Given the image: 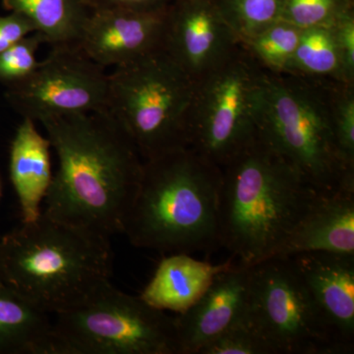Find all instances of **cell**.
Masks as SVG:
<instances>
[{
    "label": "cell",
    "instance_id": "52a82bcc",
    "mask_svg": "<svg viewBox=\"0 0 354 354\" xmlns=\"http://www.w3.org/2000/svg\"><path fill=\"white\" fill-rule=\"evenodd\" d=\"M55 317L53 354H179L174 318L113 283Z\"/></svg>",
    "mask_w": 354,
    "mask_h": 354
},
{
    "label": "cell",
    "instance_id": "5bb4252c",
    "mask_svg": "<svg viewBox=\"0 0 354 354\" xmlns=\"http://www.w3.org/2000/svg\"><path fill=\"white\" fill-rule=\"evenodd\" d=\"M337 341L354 351V255L304 252L290 256Z\"/></svg>",
    "mask_w": 354,
    "mask_h": 354
},
{
    "label": "cell",
    "instance_id": "9c48e42d",
    "mask_svg": "<svg viewBox=\"0 0 354 354\" xmlns=\"http://www.w3.org/2000/svg\"><path fill=\"white\" fill-rule=\"evenodd\" d=\"M264 71L241 46L196 82L188 143L218 167L259 136L256 100Z\"/></svg>",
    "mask_w": 354,
    "mask_h": 354
},
{
    "label": "cell",
    "instance_id": "ac0fdd59",
    "mask_svg": "<svg viewBox=\"0 0 354 354\" xmlns=\"http://www.w3.org/2000/svg\"><path fill=\"white\" fill-rule=\"evenodd\" d=\"M53 320L0 281V354H53Z\"/></svg>",
    "mask_w": 354,
    "mask_h": 354
},
{
    "label": "cell",
    "instance_id": "5b68a950",
    "mask_svg": "<svg viewBox=\"0 0 354 354\" xmlns=\"http://www.w3.org/2000/svg\"><path fill=\"white\" fill-rule=\"evenodd\" d=\"M334 83L265 70L256 100L261 138L327 193L354 190V165L335 139Z\"/></svg>",
    "mask_w": 354,
    "mask_h": 354
},
{
    "label": "cell",
    "instance_id": "4316f807",
    "mask_svg": "<svg viewBox=\"0 0 354 354\" xmlns=\"http://www.w3.org/2000/svg\"><path fill=\"white\" fill-rule=\"evenodd\" d=\"M334 29L344 77L354 85V10L337 21Z\"/></svg>",
    "mask_w": 354,
    "mask_h": 354
},
{
    "label": "cell",
    "instance_id": "44dd1931",
    "mask_svg": "<svg viewBox=\"0 0 354 354\" xmlns=\"http://www.w3.org/2000/svg\"><path fill=\"white\" fill-rule=\"evenodd\" d=\"M301 32L297 26L279 19L241 44L266 71L286 73Z\"/></svg>",
    "mask_w": 354,
    "mask_h": 354
},
{
    "label": "cell",
    "instance_id": "83f0119b",
    "mask_svg": "<svg viewBox=\"0 0 354 354\" xmlns=\"http://www.w3.org/2000/svg\"><path fill=\"white\" fill-rule=\"evenodd\" d=\"M34 32H36L34 25L22 14L11 12L9 15L0 16V51Z\"/></svg>",
    "mask_w": 354,
    "mask_h": 354
},
{
    "label": "cell",
    "instance_id": "e0dca14e",
    "mask_svg": "<svg viewBox=\"0 0 354 354\" xmlns=\"http://www.w3.org/2000/svg\"><path fill=\"white\" fill-rule=\"evenodd\" d=\"M304 252L354 255V190L337 191L324 198L277 257Z\"/></svg>",
    "mask_w": 354,
    "mask_h": 354
},
{
    "label": "cell",
    "instance_id": "7402d4cb",
    "mask_svg": "<svg viewBox=\"0 0 354 354\" xmlns=\"http://www.w3.org/2000/svg\"><path fill=\"white\" fill-rule=\"evenodd\" d=\"M239 41L259 34L281 19L285 0H214Z\"/></svg>",
    "mask_w": 354,
    "mask_h": 354
},
{
    "label": "cell",
    "instance_id": "30bf717a",
    "mask_svg": "<svg viewBox=\"0 0 354 354\" xmlns=\"http://www.w3.org/2000/svg\"><path fill=\"white\" fill-rule=\"evenodd\" d=\"M109 74L78 44L51 46L27 78L10 85L9 99L23 118L37 122L68 114L106 111Z\"/></svg>",
    "mask_w": 354,
    "mask_h": 354
},
{
    "label": "cell",
    "instance_id": "f546056e",
    "mask_svg": "<svg viewBox=\"0 0 354 354\" xmlns=\"http://www.w3.org/2000/svg\"><path fill=\"white\" fill-rule=\"evenodd\" d=\"M0 197H1V185H0Z\"/></svg>",
    "mask_w": 354,
    "mask_h": 354
},
{
    "label": "cell",
    "instance_id": "484cf974",
    "mask_svg": "<svg viewBox=\"0 0 354 354\" xmlns=\"http://www.w3.org/2000/svg\"><path fill=\"white\" fill-rule=\"evenodd\" d=\"M198 354H272L264 339L243 319L212 339Z\"/></svg>",
    "mask_w": 354,
    "mask_h": 354
},
{
    "label": "cell",
    "instance_id": "d4e9b609",
    "mask_svg": "<svg viewBox=\"0 0 354 354\" xmlns=\"http://www.w3.org/2000/svg\"><path fill=\"white\" fill-rule=\"evenodd\" d=\"M332 114L339 151L349 164L354 165V85L333 84Z\"/></svg>",
    "mask_w": 354,
    "mask_h": 354
},
{
    "label": "cell",
    "instance_id": "d6986e66",
    "mask_svg": "<svg viewBox=\"0 0 354 354\" xmlns=\"http://www.w3.org/2000/svg\"><path fill=\"white\" fill-rule=\"evenodd\" d=\"M3 6L26 16L51 46L78 44L91 13L87 0H3Z\"/></svg>",
    "mask_w": 354,
    "mask_h": 354
},
{
    "label": "cell",
    "instance_id": "7a4b0ae2",
    "mask_svg": "<svg viewBox=\"0 0 354 354\" xmlns=\"http://www.w3.org/2000/svg\"><path fill=\"white\" fill-rule=\"evenodd\" d=\"M221 169L220 245L247 267L277 257L300 223L330 194L260 135Z\"/></svg>",
    "mask_w": 354,
    "mask_h": 354
},
{
    "label": "cell",
    "instance_id": "7c38bea8",
    "mask_svg": "<svg viewBox=\"0 0 354 354\" xmlns=\"http://www.w3.org/2000/svg\"><path fill=\"white\" fill-rule=\"evenodd\" d=\"M167 9L158 12L123 8L91 10L79 48L104 69L138 62L162 50Z\"/></svg>",
    "mask_w": 354,
    "mask_h": 354
},
{
    "label": "cell",
    "instance_id": "ffe728a7",
    "mask_svg": "<svg viewBox=\"0 0 354 354\" xmlns=\"http://www.w3.org/2000/svg\"><path fill=\"white\" fill-rule=\"evenodd\" d=\"M286 73L348 84L342 70L334 25L302 30Z\"/></svg>",
    "mask_w": 354,
    "mask_h": 354
},
{
    "label": "cell",
    "instance_id": "3957f363",
    "mask_svg": "<svg viewBox=\"0 0 354 354\" xmlns=\"http://www.w3.org/2000/svg\"><path fill=\"white\" fill-rule=\"evenodd\" d=\"M111 239L41 213L0 237V281L50 315L111 285Z\"/></svg>",
    "mask_w": 354,
    "mask_h": 354
},
{
    "label": "cell",
    "instance_id": "4fadbf2b",
    "mask_svg": "<svg viewBox=\"0 0 354 354\" xmlns=\"http://www.w3.org/2000/svg\"><path fill=\"white\" fill-rule=\"evenodd\" d=\"M250 267L234 265L221 272L190 308L174 317L179 354L200 349L245 316Z\"/></svg>",
    "mask_w": 354,
    "mask_h": 354
},
{
    "label": "cell",
    "instance_id": "8992f818",
    "mask_svg": "<svg viewBox=\"0 0 354 354\" xmlns=\"http://www.w3.org/2000/svg\"><path fill=\"white\" fill-rule=\"evenodd\" d=\"M196 90L164 50L109 74L106 111L144 160L189 147L188 120Z\"/></svg>",
    "mask_w": 354,
    "mask_h": 354
},
{
    "label": "cell",
    "instance_id": "603a6c76",
    "mask_svg": "<svg viewBox=\"0 0 354 354\" xmlns=\"http://www.w3.org/2000/svg\"><path fill=\"white\" fill-rule=\"evenodd\" d=\"M353 10V0H285L281 19L301 30L330 27Z\"/></svg>",
    "mask_w": 354,
    "mask_h": 354
},
{
    "label": "cell",
    "instance_id": "ba28073f",
    "mask_svg": "<svg viewBox=\"0 0 354 354\" xmlns=\"http://www.w3.org/2000/svg\"><path fill=\"white\" fill-rule=\"evenodd\" d=\"M250 267L243 320L272 354L353 353L337 341L290 257Z\"/></svg>",
    "mask_w": 354,
    "mask_h": 354
},
{
    "label": "cell",
    "instance_id": "cb8c5ba5",
    "mask_svg": "<svg viewBox=\"0 0 354 354\" xmlns=\"http://www.w3.org/2000/svg\"><path fill=\"white\" fill-rule=\"evenodd\" d=\"M43 44L44 37L34 32L0 51V81L13 85L27 78L38 67L37 53Z\"/></svg>",
    "mask_w": 354,
    "mask_h": 354
},
{
    "label": "cell",
    "instance_id": "f1b7e54d",
    "mask_svg": "<svg viewBox=\"0 0 354 354\" xmlns=\"http://www.w3.org/2000/svg\"><path fill=\"white\" fill-rule=\"evenodd\" d=\"M91 10L104 8H123L144 12L165 11L174 0H87Z\"/></svg>",
    "mask_w": 354,
    "mask_h": 354
},
{
    "label": "cell",
    "instance_id": "277c9868",
    "mask_svg": "<svg viewBox=\"0 0 354 354\" xmlns=\"http://www.w3.org/2000/svg\"><path fill=\"white\" fill-rule=\"evenodd\" d=\"M221 169L191 147L144 160L123 234L158 253H211L220 248Z\"/></svg>",
    "mask_w": 354,
    "mask_h": 354
},
{
    "label": "cell",
    "instance_id": "2e32d148",
    "mask_svg": "<svg viewBox=\"0 0 354 354\" xmlns=\"http://www.w3.org/2000/svg\"><path fill=\"white\" fill-rule=\"evenodd\" d=\"M234 266L232 260L215 265L190 254H169L158 263L140 297L162 311L183 313L196 304L221 272Z\"/></svg>",
    "mask_w": 354,
    "mask_h": 354
},
{
    "label": "cell",
    "instance_id": "9a60e30c",
    "mask_svg": "<svg viewBox=\"0 0 354 354\" xmlns=\"http://www.w3.org/2000/svg\"><path fill=\"white\" fill-rule=\"evenodd\" d=\"M51 144L37 129L36 122L23 118L10 149V178L19 201L21 223H32L43 213V203L53 183Z\"/></svg>",
    "mask_w": 354,
    "mask_h": 354
},
{
    "label": "cell",
    "instance_id": "6da1fadb",
    "mask_svg": "<svg viewBox=\"0 0 354 354\" xmlns=\"http://www.w3.org/2000/svg\"><path fill=\"white\" fill-rule=\"evenodd\" d=\"M41 123L58 160L43 213L104 239L123 234L144 165L127 132L106 111Z\"/></svg>",
    "mask_w": 354,
    "mask_h": 354
},
{
    "label": "cell",
    "instance_id": "8fae6325",
    "mask_svg": "<svg viewBox=\"0 0 354 354\" xmlns=\"http://www.w3.org/2000/svg\"><path fill=\"white\" fill-rule=\"evenodd\" d=\"M241 46L214 0H174L167 9L162 50L195 82Z\"/></svg>",
    "mask_w": 354,
    "mask_h": 354
}]
</instances>
